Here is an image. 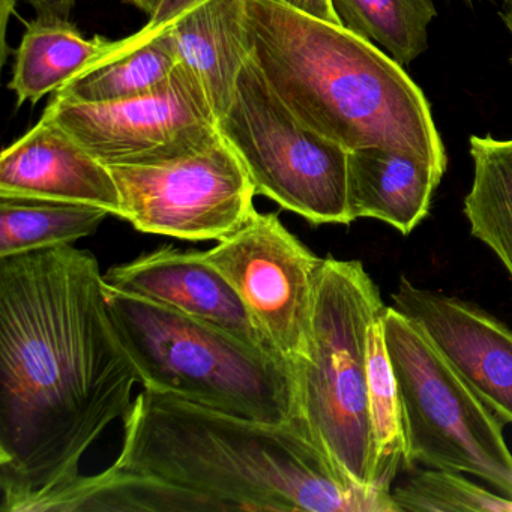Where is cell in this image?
Wrapping results in <instances>:
<instances>
[{
	"instance_id": "9",
	"label": "cell",
	"mask_w": 512,
	"mask_h": 512,
	"mask_svg": "<svg viewBox=\"0 0 512 512\" xmlns=\"http://www.w3.org/2000/svg\"><path fill=\"white\" fill-rule=\"evenodd\" d=\"M44 113L107 167L166 163L221 134L202 83L181 64L149 94L104 104L56 95Z\"/></svg>"
},
{
	"instance_id": "15",
	"label": "cell",
	"mask_w": 512,
	"mask_h": 512,
	"mask_svg": "<svg viewBox=\"0 0 512 512\" xmlns=\"http://www.w3.org/2000/svg\"><path fill=\"white\" fill-rule=\"evenodd\" d=\"M179 64L199 79L218 121L248 59L245 0H203L169 25Z\"/></svg>"
},
{
	"instance_id": "26",
	"label": "cell",
	"mask_w": 512,
	"mask_h": 512,
	"mask_svg": "<svg viewBox=\"0 0 512 512\" xmlns=\"http://www.w3.org/2000/svg\"><path fill=\"white\" fill-rule=\"evenodd\" d=\"M14 8H16V0H0V29H2V35H0V40H2V47H0V52H2V65L7 62L8 19H10L11 14L14 13Z\"/></svg>"
},
{
	"instance_id": "14",
	"label": "cell",
	"mask_w": 512,
	"mask_h": 512,
	"mask_svg": "<svg viewBox=\"0 0 512 512\" xmlns=\"http://www.w3.org/2000/svg\"><path fill=\"white\" fill-rule=\"evenodd\" d=\"M442 178L443 172L431 161L400 149L367 146L350 151V218H374L410 235L427 218Z\"/></svg>"
},
{
	"instance_id": "21",
	"label": "cell",
	"mask_w": 512,
	"mask_h": 512,
	"mask_svg": "<svg viewBox=\"0 0 512 512\" xmlns=\"http://www.w3.org/2000/svg\"><path fill=\"white\" fill-rule=\"evenodd\" d=\"M341 26L377 43L400 65L428 47V26L437 16L431 0H332Z\"/></svg>"
},
{
	"instance_id": "28",
	"label": "cell",
	"mask_w": 512,
	"mask_h": 512,
	"mask_svg": "<svg viewBox=\"0 0 512 512\" xmlns=\"http://www.w3.org/2000/svg\"><path fill=\"white\" fill-rule=\"evenodd\" d=\"M503 22H505L506 28L511 32L512 35V0H503V13H502ZM511 64H512V56H511Z\"/></svg>"
},
{
	"instance_id": "7",
	"label": "cell",
	"mask_w": 512,
	"mask_h": 512,
	"mask_svg": "<svg viewBox=\"0 0 512 512\" xmlns=\"http://www.w3.org/2000/svg\"><path fill=\"white\" fill-rule=\"evenodd\" d=\"M218 128L244 163L256 194L313 224L353 223L349 151L301 124L250 56Z\"/></svg>"
},
{
	"instance_id": "23",
	"label": "cell",
	"mask_w": 512,
	"mask_h": 512,
	"mask_svg": "<svg viewBox=\"0 0 512 512\" xmlns=\"http://www.w3.org/2000/svg\"><path fill=\"white\" fill-rule=\"evenodd\" d=\"M274 2L299 11V13L307 14L314 19L341 26L340 19L332 7V0H274Z\"/></svg>"
},
{
	"instance_id": "25",
	"label": "cell",
	"mask_w": 512,
	"mask_h": 512,
	"mask_svg": "<svg viewBox=\"0 0 512 512\" xmlns=\"http://www.w3.org/2000/svg\"><path fill=\"white\" fill-rule=\"evenodd\" d=\"M41 19L70 20L76 0H25Z\"/></svg>"
},
{
	"instance_id": "13",
	"label": "cell",
	"mask_w": 512,
	"mask_h": 512,
	"mask_svg": "<svg viewBox=\"0 0 512 512\" xmlns=\"http://www.w3.org/2000/svg\"><path fill=\"white\" fill-rule=\"evenodd\" d=\"M0 196L86 203L121 217V196L112 170L47 113L2 152Z\"/></svg>"
},
{
	"instance_id": "11",
	"label": "cell",
	"mask_w": 512,
	"mask_h": 512,
	"mask_svg": "<svg viewBox=\"0 0 512 512\" xmlns=\"http://www.w3.org/2000/svg\"><path fill=\"white\" fill-rule=\"evenodd\" d=\"M392 307L415 322L482 403L512 424V329L478 305L401 277Z\"/></svg>"
},
{
	"instance_id": "27",
	"label": "cell",
	"mask_w": 512,
	"mask_h": 512,
	"mask_svg": "<svg viewBox=\"0 0 512 512\" xmlns=\"http://www.w3.org/2000/svg\"><path fill=\"white\" fill-rule=\"evenodd\" d=\"M128 2L151 17L154 16L155 11L158 10L163 0H128Z\"/></svg>"
},
{
	"instance_id": "6",
	"label": "cell",
	"mask_w": 512,
	"mask_h": 512,
	"mask_svg": "<svg viewBox=\"0 0 512 512\" xmlns=\"http://www.w3.org/2000/svg\"><path fill=\"white\" fill-rule=\"evenodd\" d=\"M403 406L410 466L466 473L512 499V452L503 424L427 334L395 307L383 313Z\"/></svg>"
},
{
	"instance_id": "22",
	"label": "cell",
	"mask_w": 512,
	"mask_h": 512,
	"mask_svg": "<svg viewBox=\"0 0 512 512\" xmlns=\"http://www.w3.org/2000/svg\"><path fill=\"white\" fill-rule=\"evenodd\" d=\"M461 475L413 467L397 487L391 488L397 512H512V499Z\"/></svg>"
},
{
	"instance_id": "4",
	"label": "cell",
	"mask_w": 512,
	"mask_h": 512,
	"mask_svg": "<svg viewBox=\"0 0 512 512\" xmlns=\"http://www.w3.org/2000/svg\"><path fill=\"white\" fill-rule=\"evenodd\" d=\"M104 287L110 319L143 389L256 421L302 418L295 371L286 359L220 326Z\"/></svg>"
},
{
	"instance_id": "24",
	"label": "cell",
	"mask_w": 512,
	"mask_h": 512,
	"mask_svg": "<svg viewBox=\"0 0 512 512\" xmlns=\"http://www.w3.org/2000/svg\"><path fill=\"white\" fill-rule=\"evenodd\" d=\"M203 0H163L158 10L155 11L154 16L149 17V28H163V26L170 25L173 20L181 17L182 14L190 11L196 5L202 4Z\"/></svg>"
},
{
	"instance_id": "10",
	"label": "cell",
	"mask_w": 512,
	"mask_h": 512,
	"mask_svg": "<svg viewBox=\"0 0 512 512\" xmlns=\"http://www.w3.org/2000/svg\"><path fill=\"white\" fill-rule=\"evenodd\" d=\"M205 257L232 284L281 358L293 364L307 353L325 259L308 250L278 215L257 211Z\"/></svg>"
},
{
	"instance_id": "2",
	"label": "cell",
	"mask_w": 512,
	"mask_h": 512,
	"mask_svg": "<svg viewBox=\"0 0 512 512\" xmlns=\"http://www.w3.org/2000/svg\"><path fill=\"white\" fill-rule=\"evenodd\" d=\"M52 509L397 512L391 491L344 478L304 418L256 421L149 389L124 418L115 463Z\"/></svg>"
},
{
	"instance_id": "18",
	"label": "cell",
	"mask_w": 512,
	"mask_h": 512,
	"mask_svg": "<svg viewBox=\"0 0 512 512\" xmlns=\"http://www.w3.org/2000/svg\"><path fill=\"white\" fill-rule=\"evenodd\" d=\"M473 182L464 199L470 233L487 245L512 278V139L470 137Z\"/></svg>"
},
{
	"instance_id": "17",
	"label": "cell",
	"mask_w": 512,
	"mask_h": 512,
	"mask_svg": "<svg viewBox=\"0 0 512 512\" xmlns=\"http://www.w3.org/2000/svg\"><path fill=\"white\" fill-rule=\"evenodd\" d=\"M116 44L100 35L83 37L70 20L37 17L16 50L10 89L17 95V107L26 101L37 104L49 92H58Z\"/></svg>"
},
{
	"instance_id": "8",
	"label": "cell",
	"mask_w": 512,
	"mask_h": 512,
	"mask_svg": "<svg viewBox=\"0 0 512 512\" xmlns=\"http://www.w3.org/2000/svg\"><path fill=\"white\" fill-rule=\"evenodd\" d=\"M109 169L121 196L119 218L149 235L218 242L256 211V188L223 134L166 163Z\"/></svg>"
},
{
	"instance_id": "19",
	"label": "cell",
	"mask_w": 512,
	"mask_h": 512,
	"mask_svg": "<svg viewBox=\"0 0 512 512\" xmlns=\"http://www.w3.org/2000/svg\"><path fill=\"white\" fill-rule=\"evenodd\" d=\"M109 215L86 203L0 196V257L73 245L97 232Z\"/></svg>"
},
{
	"instance_id": "12",
	"label": "cell",
	"mask_w": 512,
	"mask_h": 512,
	"mask_svg": "<svg viewBox=\"0 0 512 512\" xmlns=\"http://www.w3.org/2000/svg\"><path fill=\"white\" fill-rule=\"evenodd\" d=\"M104 284L226 329L256 349L280 356L242 299L205 253L164 245L104 274ZM281 358V356H280Z\"/></svg>"
},
{
	"instance_id": "20",
	"label": "cell",
	"mask_w": 512,
	"mask_h": 512,
	"mask_svg": "<svg viewBox=\"0 0 512 512\" xmlns=\"http://www.w3.org/2000/svg\"><path fill=\"white\" fill-rule=\"evenodd\" d=\"M368 398L374 440L371 485L391 491L398 473L409 472L412 466L407 455L400 392L386 347L383 314L371 323L368 331Z\"/></svg>"
},
{
	"instance_id": "5",
	"label": "cell",
	"mask_w": 512,
	"mask_h": 512,
	"mask_svg": "<svg viewBox=\"0 0 512 512\" xmlns=\"http://www.w3.org/2000/svg\"><path fill=\"white\" fill-rule=\"evenodd\" d=\"M385 308L359 260L326 257L307 353L292 364L305 424L344 478L361 487H373L374 470L368 331Z\"/></svg>"
},
{
	"instance_id": "16",
	"label": "cell",
	"mask_w": 512,
	"mask_h": 512,
	"mask_svg": "<svg viewBox=\"0 0 512 512\" xmlns=\"http://www.w3.org/2000/svg\"><path fill=\"white\" fill-rule=\"evenodd\" d=\"M179 65L169 25L140 29L118 40L115 49L98 59L56 95L86 104L116 103L161 88Z\"/></svg>"
},
{
	"instance_id": "1",
	"label": "cell",
	"mask_w": 512,
	"mask_h": 512,
	"mask_svg": "<svg viewBox=\"0 0 512 512\" xmlns=\"http://www.w3.org/2000/svg\"><path fill=\"white\" fill-rule=\"evenodd\" d=\"M137 383L94 254L0 257V511L46 512L70 490Z\"/></svg>"
},
{
	"instance_id": "3",
	"label": "cell",
	"mask_w": 512,
	"mask_h": 512,
	"mask_svg": "<svg viewBox=\"0 0 512 512\" xmlns=\"http://www.w3.org/2000/svg\"><path fill=\"white\" fill-rule=\"evenodd\" d=\"M245 43L272 91L314 133L349 152H410L445 173L424 92L370 41L274 0H245Z\"/></svg>"
}]
</instances>
